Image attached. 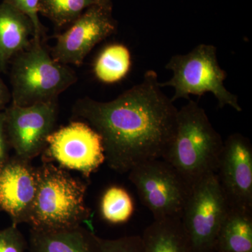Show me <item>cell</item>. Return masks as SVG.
<instances>
[{
    "mask_svg": "<svg viewBox=\"0 0 252 252\" xmlns=\"http://www.w3.org/2000/svg\"><path fill=\"white\" fill-rule=\"evenodd\" d=\"M157 73L148 70L140 84L117 98L99 102L89 97L73 106L102 137L105 162L119 174L142 162L162 158L175 134L178 109L164 94Z\"/></svg>",
    "mask_w": 252,
    "mask_h": 252,
    "instance_id": "cell-1",
    "label": "cell"
},
{
    "mask_svg": "<svg viewBox=\"0 0 252 252\" xmlns=\"http://www.w3.org/2000/svg\"><path fill=\"white\" fill-rule=\"evenodd\" d=\"M223 147L221 136L205 111L190 99L178 109L175 134L162 159L192 188L216 174Z\"/></svg>",
    "mask_w": 252,
    "mask_h": 252,
    "instance_id": "cell-2",
    "label": "cell"
},
{
    "mask_svg": "<svg viewBox=\"0 0 252 252\" xmlns=\"http://www.w3.org/2000/svg\"><path fill=\"white\" fill-rule=\"evenodd\" d=\"M37 173V192L28 222L32 229H67L89 218L86 184L49 161L38 167Z\"/></svg>",
    "mask_w": 252,
    "mask_h": 252,
    "instance_id": "cell-3",
    "label": "cell"
},
{
    "mask_svg": "<svg viewBox=\"0 0 252 252\" xmlns=\"http://www.w3.org/2000/svg\"><path fill=\"white\" fill-rule=\"evenodd\" d=\"M9 66L11 103L21 107L57 101L77 81L75 72L54 60L42 39H32Z\"/></svg>",
    "mask_w": 252,
    "mask_h": 252,
    "instance_id": "cell-4",
    "label": "cell"
},
{
    "mask_svg": "<svg viewBox=\"0 0 252 252\" xmlns=\"http://www.w3.org/2000/svg\"><path fill=\"white\" fill-rule=\"evenodd\" d=\"M217 51L212 44H201L188 54L172 56L165 69L171 70L173 76L166 82L160 83L161 88L171 86L175 89L172 102L180 98L190 99V94L201 97L211 93L220 108L230 106L242 112L238 97L225 87L227 73L219 64Z\"/></svg>",
    "mask_w": 252,
    "mask_h": 252,
    "instance_id": "cell-5",
    "label": "cell"
},
{
    "mask_svg": "<svg viewBox=\"0 0 252 252\" xmlns=\"http://www.w3.org/2000/svg\"><path fill=\"white\" fill-rule=\"evenodd\" d=\"M141 202L154 220L182 218L191 188L162 158L142 162L128 172Z\"/></svg>",
    "mask_w": 252,
    "mask_h": 252,
    "instance_id": "cell-6",
    "label": "cell"
},
{
    "mask_svg": "<svg viewBox=\"0 0 252 252\" xmlns=\"http://www.w3.org/2000/svg\"><path fill=\"white\" fill-rule=\"evenodd\" d=\"M228 207L216 174L192 187L181 220L193 252H215L217 235Z\"/></svg>",
    "mask_w": 252,
    "mask_h": 252,
    "instance_id": "cell-7",
    "label": "cell"
},
{
    "mask_svg": "<svg viewBox=\"0 0 252 252\" xmlns=\"http://www.w3.org/2000/svg\"><path fill=\"white\" fill-rule=\"evenodd\" d=\"M59 114L57 101L21 107L10 104L4 109L5 130L15 155L32 160L46 147L48 137L54 131Z\"/></svg>",
    "mask_w": 252,
    "mask_h": 252,
    "instance_id": "cell-8",
    "label": "cell"
},
{
    "mask_svg": "<svg viewBox=\"0 0 252 252\" xmlns=\"http://www.w3.org/2000/svg\"><path fill=\"white\" fill-rule=\"evenodd\" d=\"M44 152L63 168L80 172L86 177L105 162L102 137L84 122H71L54 130Z\"/></svg>",
    "mask_w": 252,
    "mask_h": 252,
    "instance_id": "cell-9",
    "label": "cell"
},
{
    "mask_svg": "<svg viewBox=\"0 0 252 252\" xmlns=\"http://www.w3.org/2000/svg\"><path fill=\"white\" fill-rule=\"evenodd\" d=\"M112 8L94 6L73 21L67 31L56 34L51 56L57 62L79 66L94 46L117 31Z\"/></svg>",
    "mask_w": 252,
    "mask_h": 252,
    "instance_id": "cell-10",
    "label": "cell"
},
{
    "mask_svg": "<svg viewBox=\"0 0 252 252\" xmlns=\"http://www.w3.org/2000/svg\"><path fill=\"white\" fill-rule=\"evenodd\" d=\"M216 175L228 206L252 210V147L248 137L234 133L223 142Z\"/></svg>",
    "mask_w": 252,
    "mask_h": 252,
    "instance_id": "cell-11",
    "label": "cell"
},
{
    "mask_svg": "<svg viewBox=\"0 0 252 252\" xmlns=\"http://www.w3.org/2000/svg\"><path fill=\"white\" fill-rule=\"evenodd\" d=\"M37 187V168L30 160L15 155L0 168V212L9 215L13 225L29 222Z\"/></svg>",
    "mask_w": 252,
    "mask_h": 252,
    "instance_id": "cell-12",
    "label": "cell"
},
{
    "mask_svg": "<svg viewBox=\"0 0 252 252\" xmlns=\"http://www.w3.org/2000/svg\"><path fill=\"white\" fill-rule=\"evenodd\" d=\"M34 36L31 20L14 6L0 3V71L5 73L11 60L27 49Z\"/></svg>",
    "mask_w": 252,
    "mask_h": 252,
    "instance_id": "cell-13",
    "label": "cell"
},
{
    "mask_svg": "<svg viewBox=\"0 0 252 252\" xmlns=\"http://www.w3.org/2000/svg\"><path fill=\"white\" fill-rule=\"evenodd\" d=\"M30 252H99L98 236L81 225L56 230H30Z\"/></svg>",
    "mask_w": 252,
    "mask_h": 252,
    "instance_id": "cell-14",
    "label": "cell"
},
{
    "mask_svg": "<svg viewBox=\"0 0 252 252\" xmlns=\"http://www.w3.org/2000/svg\"><path fill=\"white\" fill-rule=\"evenodd\" d=\"M142 238L144 252H193L180 218L154 220Z\"/></svg>",
    "mask_w": 252,
    "mask_h": 252,
    "instance_id": "cell-15",
    "label": "cell"
},
{
    "mask_svg": "<svg viewBox=\"0 0 252 252\" xmlns=\"http://www.w3.org/2000/svg\"><path fill=\"white\" fill-rule=\"evenodd\" d=\"M215 252H252V210L228 207L217 235Z\"/></svg>",
    "mask_w": 252,
    "mask_h": 252,
    "instance_id": "cell-16",
    "label": "cell"
},
{
    "mask_svg": "<svg viewBox=\"0 0 252 252\" xmlns=\"http://www.w3.org/2000/svg\"><path fill=\"white\" fill-rule=\"evenodd\" d=\"M131 67L130 51L124 44H112L99 53L94 64V76L104 84H114L124 79Z\"/></svg>",
    "mask_w": 252,
    "mask_h": 252,
    "instance_id": "cell-17",
    "label": "cell"
},
{
    "mask_svg": "<svg viewBox=\"0 0 252 252\" xmlns=\"http://www.w3.org/2000/svg\"><path fill=\"white\" fill-rule=\"evenodd\" d=\"M94 6L112 8V0H40L39 14L58 28L70 25L86 10Z\"/></svg>",
    "mask_w": 252,
    "mask_h": 252,
    "instance_id": "cell-18",
    "label": "cell"
},
{
    "mask_svg": "<svg viewBox=\"0 0 252 252\" xmlns=\"http://www.w3.org/2000/svg\"><path fill=\"white\" fill-rule=\"evenodd\" d=\"M100 212L103 220L109 223H126L133 214V200L128 192L122 187H109L101 200Z\"/></svg>",
    "mask_w": 252,
    "mask_h": 252,
    "instance_id": "cell-19",
    "label": "cell"
},
{
    "mask_svg": "<svg viewBox=\"0 0 252 252\" xmlns=\"http://www.w3.org/2000/svg\"><path fill=\"white\" fill-rule=\"evenodd\" d=\"M99 252H144L142 235H129L117 239L98 237Z\"/></svg>",
    "mask_w": 252,
    "mask_h": 252,
    "instance_id": "cell-20",
    "label": "cell"
},
{
    "mask_svg": "<svg viewBox=\"0 0 252 252\" xmlns=\"http://www.w3.org/2000/svg\"><path fill=\"white\" fill-rule=\"evenodd\" d=\"M4 1H8L31 20L34 28L33 39H43V36L44 35V27L41 24L39 18V6L40 0H4Z\"/></svg>",
    "mask_w": 252,
    "mask_h": 252,
    "instance_id": "cell-21",
    "label": "cell"
},
{
    "mask_svg": "<svg viewBox=\"0 0 252 252\" xmlns=\"http://www.w3.org/2000/svg\"><path fill=\"white\" fill-rule=\"evenodd\" d=\"M28 248L27 240L17 225L0 230V252H25Z\"/></svg>",
    "mask_w": 252,
    "mask_h": 252,
    "instance_id": "cell-22",
    "label": "cell"
},
{
    "mask_svg": "<svg viewBox=\"0 0 252 252\" xmlns=\"http://www.w3.org/2000/svg\"><path fill=\"white\" fill-rule=\"evenodd\" d=\"M6 130H5V114L4 110L0 111V168L9 158V149Z\"/></svg>",
    "mask_w": 252,
    "mask_h": 252,
    "instance_id": "cell-23",
    "label": "cell"
},
{
    "mask_svg": "<svg viewBox=\"0 0 252 252\" xmlns=\"http://www.w3.org/2000/svg\"><path fill=\"white\" fill-rule=\"evenodd\" d=\"M11 93L4 81L0 77V111L4 110L11 102Z\"/></svg>",
    "mask_w": 252,
    "mask_h": 252,
    "instance_id": "cell-24",
    "label": "cell"
}]
</instances>
